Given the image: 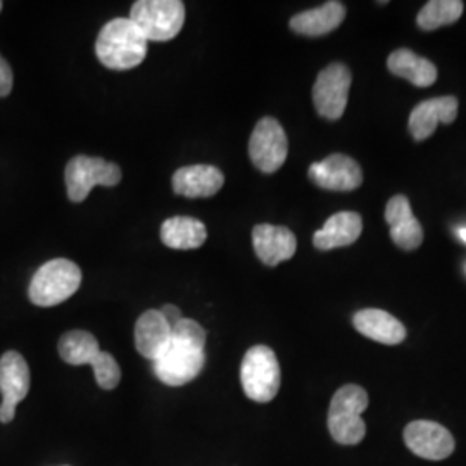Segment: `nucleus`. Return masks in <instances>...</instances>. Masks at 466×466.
<instances>
[{
  "label": "nucleus",
  "mask_w": 466,
  "mask_h": 466,
  "mask_svg": "<svg viewBox=\"0 0 466 466\" xmlns=\"http://www.w3.org/2000/svg\"><path fill=\"white\" fill-rule=\"evenodd\" d=\"M354 329L385 346H396L406 339V329L398 318L382 309H361L352 318Z\"/></svg>",
  "instance_id": "19"
},
{
  "label": "nucleus",
  "mask_w": 466,
  "mask_h": 466,
  "mask_svg": "<svg viewBox=\"0 0 466 466\" xmlns=\"http://www.w3.org/2000/svg\"><path fill=\"white\" fill-rule=\"evenodd\" d=\"M252 246L256 256L267 265L277 267L289 261L298 250V238L285 227L256 225L252 230Z\"/></svg>",
  "instance_id": "13"
},
{
  "label": "nucleus",
  "mask_w": 466,
  "mask_h": 466,
  "mask_svg": "<svg viewBox=\"0 0 466 466\" xmlns=\"http://www.w3.org/2000/svg\"><path fill=\"white\" fill-rule=\"evenodd\" d=\"M30 368L26 360L16 352L7 350L0 358V421L11 423L16 417V406L28 396Z\"/></svg>",
  "instance_id": "10"
},
{
  "label": "nucleus",
  "mask_w": 466,
  "mask_h": 466,
  "mask_svg": "<svg viewBox=\"0 0 466 466\" xmlns=\"http://www.w3.org/2000/svg\"><path fill=\"white\" fill-rule=\"evenodd\" d=\"M147 44V38L135 26L130 17H116L100 30L96 54L100 65L115 71H127L144 63Z\"/></svg>",
  "instance_id": "1"
},
{
  "label": "nucleus",
  "mask_w": 466,
  "mask_h": 466,
  "mask_svg": "<svg viewBox=\"0 0 466 466\" xmlns=\"http://www.w3.org/2000/svg\"><path fill=\"white\" fill-rule=\"evenodd\" d=\"M82 283V269L76 263L57 258L38 268L32 279L28 296L35 306L52 308L69 299Z\"/></svg>",
  "instance_id": "3"
},
{
  "label": "nucleus",
  "mask_w": 466,
  "mask_h": 466,
  "mask_svg": "<svg viewBox=\"0 0 466 466\" xmlns=\"http://www.w3.org/2000/svg\"><path fill=\"white\" fill-rule=\"evenodd\" d=\"M404 442L411 452L432 461L446 460L454 451L452 433L441 423L429 420L411 421L404 429Z\"/></svg>",
  "instance_id": "11"
},
{
  "label": "nucleus",
  "mask_w": 466,
  "mask_h": 466,
  "mask_svg": "<svg viewBox=\"0 0 466 466\" xmlns=\"http://www.w3.org/2000/svg\"><path fill=\"white\" fill-rule=\"evenodd\" d=\"M130 19L147 42H167L184 28L185 5L180 0H138Z\"/></svg>",
  "instance_id": "5"
},
{
  "label": "nucleus",
  "mask_w": 466,
  "mask_h": 466,
  "mask_svg": "<svg viewBox=\"0 0 466 466\" xmlns=\"http://www.w3.org/2000/svg\"><path fill=\"white\" fill-rule=\"evenodd\" d=\"M99 354V340L90 332L71 330L65 333L59 340V356L67 365H73V367L94 365Z\"/></svg>",
  "instance_id": "23"
},
{
  "label": "nucleus",
  "mask_w": 466,
  "mask_h": 466,
  "mask_svg": "<svg viewBox=\"0 0 466 466\" xmlns=\"http://www.w3.org/2000/svg\"><path fill=\"white\" fill-rule=\"evenodd\" d=\"M385 219L390 227L392 242L404 250L420 248L423 242V228L417 218L413 217L410 200L404 196H394L385 208Z\"/></svg>",
  "instance_id": "15"
},
{
  "label": "nucleus",
  "mask_w": 466,
  "mask_h": 466,
  "mask_svg": "<svg viewBox=\"0 0 466 466\" xmlns=\"http://www.w3.org/2000/svg\"><path fill=\"white\" fill-rule=\"evenodd\" d=\"M350 69L342 63H333L319 71L313 86V102L318 115L327 119L342 117L350 99Z\"/></svg>",
  "instance_id": "8"
},
{
  "label": "nucleus",
  "mask_w": 466,
  "mask_h": 466,
  "mask_svg": "<svg viewBox=\"0 0 466 466\" xmlns=\"http://www.w3.org/2000/svg\"><path fill=\"white\" fill-rule=\"evenodd\" d=\"M387 66L392 75L408 80L415 86H431L437 80V67L425 57H420L410 49H400L389 56Z\"/></svg>",
  "instance_id": "22"
},
{
  "label": "nucleus",
  "mask_w": 466,
  "mask_h": 466,
  "mask_svg": "<svg viewBox=\"0 0 466 466\" xmlns=\"http://www.w3.org/2000/svg\"><path fill=\"white\" fill-rule=\"evenodd\" d=\"M161 315H163V318H165L167 323H169V327H175V325L182 319V313H180V309H178L177 306H173V304H167V306H165V308L161 309Z\"/></svg>",
  "instance_id": "27"
},
{
  "label": "nucleus",
  "mask_w": 466,
  "mask_h": 466,
  "mask_svg": "<svg viewBox=\"0 0 466 466\" xmlns=\"http://www.w3.org/2000/svg\"><path fill=\"white\" fill-rule=\"evenodd\" d=\"M346 17V5L342 2H327L317 9H309L299 13L290 19V28L296 34L306 36H321L330 34L342 25Z\"/></svg>",
  "instance_id": "20"
},
{
  "label": "nucleus",
  "mask_w": 466,
  "mask_h": 466,
  "mask_svg": "<svg viewBox=\"0 0 466 466\" xmlns=\"http://www.w3.org/2000/svg\"><path fill=\"white\" fill-rule=\"evenodd\" d=\"M13 69L9 63L0 56V97H7L13 90Z\"/></svg>",
  "instance_id": "26"
},
{
  "label": "nucleus",
  "mask_w": 466,
  "mask_h": 466,
  "mask_svg": "<svg viewBox=\"0 0 466 466\" xmlns=\"http://www.w3.org/2000/svg\"><path fill=\"white\" fill-rule=\"evenodd\" d=\"M465 4L461 0H432L427 2L418 13V26L421 30L432 32L441 26L456 23L463 15Z\"/></svg>",
  "instance_id": "24"
},
{
  "label": "nucleus",
  "mask_w": 466,
  "mask_h": 466,
  "mask_svg": "<svg viewBox=\"0 0 466 466\" xmlns=\"http://www.w3.org/2000/svg\"><path fill=\"white\" fill-rule=\"evenodd\" d=\"M363 232V219L358 213L340 211L325 221L315 233L313 244L319 250L337 249L354 244Z\"/></svg>",
  "instance_id": "17"
},
{
  "label": "nucleus",
  "mask_w": 466,
  "mask_h": 466,
  "mask_svg": "<svg viewBox=\"0 0 466 466\" xmlns=\"http://www.w3.org/2000/svg\"><path fill=\"white\" fill-rule=\"evenodd\" d=\"M0 11H2V2H0Z\"/></svg>",
  "instance_id": "29"
},
{
  "label": "nucleus",
  "mask_w": 466,
  "mask_h": 466,
  "mask_svg": "<svg viewBox=\"0 0 466 466\" xmlns=\"http://www.w3.org/2000/svg\"><path fill=\"white\" fill-rule=\"evenodd\" d=\"M289 154L287 135L275 117H263L254 127L249 140L252 165L263 173H275L283 167Z\"/></svg>",
  "instance_id": "9"
},
{
  "label": "nucleus",
  "mask_w": 466,
  "mask_h": 466,
  "mask_svg": "<svg viewBox=\"0 0 466 466\" xmlns=\"http://www.w3.org/2000/svg\"><path fill=\"white\" fill-rule=\"evenodd\" d=\"M240 382L246 396L256 402H269L279 394L282 373L275 352L268 346L250 348L240 367Z\"/></svg>",
  "instance_id": "6"
},
{
  "label": "nucleus",
  "mask_w": 466,
  "mask_h": 466,
  "mask_svg": "<svg viewBox=\"0 0 466 466\" xmlns=\"http://www.w3.org/2000/svg\"><path fill=\"white\" fill-rule=\"evenodd\" d=\"M204 361L206 356L202 344L171 333L167 350L154 360V373L165 385L182 387L199 377Z\"/></svg>",
  "instance_id": "4"
},
{
  "label": "nucleus",
  "mask_w": 466,
  "mask_h": 466,
  "mask_svg": "<svg viewBox=\"0 0 466 466\" xmlns=\"http://www.w3.org/2000/svg\"><path fill=\"white\" fill-rule=\"evenodd\" d=\"M458 116V99L452 96L423 100L410 115V130L415 140H425L439 123L450 125Z\"/></svg>",
  "instance_id": "16"
},
{
  "label": "nucleus",
  "mask_w": 466,
  "mask_h": 466,
  "mask_svg": "<svg viewBox=\"0 0 466 466\" xmlns=\"http://www.w3.org/2000/svg\"><path fill=\"white\" fill-rule=\"evenodd\" d=\"M173 190L177 196L187 199H206L213 198L225 184L221 169L211 165H192L180 167L173 175Z\"/></svg>",
  "instance_id": "14"
},
{
  "label": "nucleus",
  "mask_w": 466,
  "mask_h": 466,
  "mask_svg": "<svg viewBox=\"0 0 466 466\" xmlns=\"http://www.w3.org/2000/svg\"><path fill=\"white\" fill-rule=\"evenodd\" d=\"M309 178L321 188L350 192L363 184V171L350 156L332 154L309 167Z\"/></svg>",
  "instance_id": "12"
},
{
  "label": "nucleus",
  "mask_w": 466,
  "mask_h": 466,
  "mask_svg": "<svg viewBox=\"0 0 466 466\" xmlns=\"http://www.w3.org/2000/svg\"><path fill=\"white\" fill-rule=\"evenodd\" d=\"M171 340V327L157 309H149L135 323V348L154 361Z\"/></svg>",
  "instance_id": "18"
},
{
  "label": "nucleus",
  "mask_w": 466,
  "mask_h": 466,
  "mask_svg": "<svg viewBox=\"0 0 466 466\" xmlns=\"http://www.w3.org/2000/svg\"><path fill=\"white\" fill-rule=\"evenodd\" d=\"M67 198L71 202H84L96 185L115 187L121 182V167L102 157L76 156L67 163Z\"/></svg>",
  "instance_id": "7"
},
{
  "label": "nucleus",
  "mask_w": 466,
  "mask_h": 466,
  "mask_svg": "<svg viewBox=\"0 0 466 466\" xmlns=\"http://www.w3.org/2000/svg\"><path fill=\"white\" fill-rule=\"evenodd\" d=\"M367 390L360 385L348 383L340 387L329 410V431L333 441L342 446H356L367 435V423L361 415L368 408Z\"/></svg>",
  "instance_id": "2"
},
{
  "label": "nucleus",
  "mask_w": 466,
  "mask_h": 466,
  "mask_svg": "<svg viewBox=\"0 0 466 466\" xmlns=\"http://www.w3.org/2000/svg\"><path fill=\"white\" fill-rule=\"evenodd\" d=\"M458 237L466 244V228H460V230H458Z\"/></svg>",
  "instance_id": "28"
},
{
  "label": "nucleus",
  "mask_w": 466,
  "mask_h": 466,
  "mask_svg": "<svg viewBox=\"0 0 466 466\" xmlns=\"http://www.w3.org/2000/svg\"><path fill=\"white\" fill-rule=\"evenodd\" d=\"M92 368L100 389L104 390L116 389L117 383L121 380V368L109 352L100 350L99 358L94 361Z\"/></svg>",
  "instance_id": "25"
},
{
  "label": "nucleus",
  "mask_w": 466,
  "mask_h": 466,
  "mask_svg": "<svg viewBox=\"0 0 466 466\" xmlns=\"http://www.w3.org/2000/svg\"><path fill=\"white\" fill-rule=\"evenodd\" d=\"M206 238V225L198 218L173 217L161 225V240L171 249H198Z\"/></svg>",
  "instance_id": "21"
}]
</instances>
